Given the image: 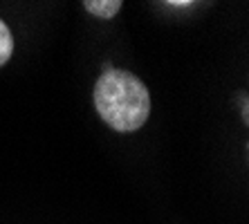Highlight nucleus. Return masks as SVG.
I'll use <instances>...</instances> for the list:
<instances>
[{"label":"nucleus","instance_id":"1","mask_svg":"<svg viewBox=\"0 0 249 224\" xmlns=\"http://www.w3.org/2000/svg\"><path fill=\"white\" fill-rule=\"evenodd\" d=\"M92 101L97 115L115 132H135L151 115L148 87L133 72L106 68L94 83Z\"/></svg>","mask_w":249,"mask_h":224},{"label":"nucleus","instance_id":"2","mask_svg":"<svg viewBox=\"0 0 249 224\" xmlns=\"http://www.w3.org/2000/svg\"><path fill=\"white\" fill-rule=\"evenodd\" d=\"M83 7H86L88 14H92L97 18H104V20H110V18H115L117 14L122 12L124 2L122 0H86Z\"/></svg>","mask_w":249,"mask_h":224},{"label":"nucleus","instance_id":"3","mask_svg":"<svg viewBox=\"0 0 249 224\" xmlns=\"http://www.w3.org/2000/svg\"><path fill=\"white\" fill-rule=\"evenodd\" d=\"M14 54V36L2 20H0V68L12 58Z\"/></svg>","mask_w":249,"mask_h":224},{"label":"nucleus","instance_id":"4","mask_svg":"<svg viewBox=\"0 0 249 224\" xmlns=\"http://www.w3.org/2000/svg\"><path fill=\"white\" fill-rule=\"evenodd\" d=\"M193 2H166V7H191Z\"/></svg>","mask_w":249,"mask_h":224}]
</instances>
